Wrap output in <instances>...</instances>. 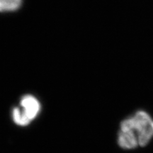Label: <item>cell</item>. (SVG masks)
Masks as SVG:
<instances>
[{
    "label": "cell",
    "instance_id": "cell-1",
    "mask_svg": "<svg viewBox=\"0 0 153 153\" xmlns=\"http://www.w3.org/2000/svg\"><path fill=\"white\" fill-rule=\"evenodd\" d=\"M153 137V119L148 113L138 111L120 123L118 144L124 150L145 147Z\"/></svg>",
    "mask_w": 153,
    "mask_h": 153
},
{
    "label": "cell",
    "instance_id": "cell-3",
    "mask_svg": "<svg viewBox=\"0 0 153 153\" xmlns=\"http://www.w3.org/2000/svg\"><path fill=\"white\" fill-rule=\"evenodd\" d=\"M22 4V0H0V12L16 11Z\"/></svg>",
    "mask_w": 153,
    "mask_h": 153
},
{
    "label": "cell",
    "instance_id": "cell-2",
    "mask_svg": "<svg viewBox=\"0 0 153 153\" xmlns=\"http://www.w3.org/2000/svg\"><path fill=\"white\" fill-rule=\"evenodd\" d=\"M41 110L39 101L33 95L26 94L22 97L20 106L12 110V119L16 125L26 126L37 117Z\"/></svg>",
    "mask_w": 153,
    "mask_h": 153
}]
</instances>
